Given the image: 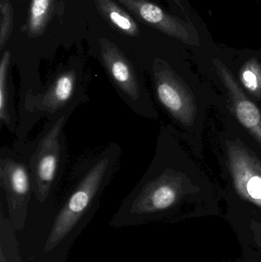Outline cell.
I'll list each match as a JSON object with an SVG mask.
<instances>
[{
	"label": "cell",
	"instance_id": "6da1fadb",
	"mask_svg": "<svg viewBox=\"0 0 261 262\" xmlns=\"http://www.w3.org/2000/svg\"><path fill=\"white\" fill-rule=\"evenodd\" d=\"M174 127H161L150 166L112 219L115 226L144 224L171 210L185 195L212 189V182L190 157Z\"/></svg>",
	"mask_w": 261,
	"mask_h": 262
},
{
	"label": "cell",
	"instance_id": "7a4b0ae2",
	"mask_svg": "<svg viewBox=\"0 0 261 262\" xmlns=\"http://www.w3.org/2000/svg\"><path fill=\"white\" fill-rule=\"evenodd\" d=\"M147 71L155 98L171 125L193 155L202 160L207 116L210 109L219 104V94L206 79L184 75L162 60L155 59Z\"/></svg>",
	"mask_w": 261,
	"mask_h": 262
},
{
	"label": "cell",
	"instance_id": "3957f363",
	"mask_svg": "<svg viewBox=\"0 0 261 262\" xmlns=\"http://www.w3.org/2000/svg\"><path fill=\"white\" fill-rule=\"evenodd\" d=\"M122 149L109 143L101 150L83 156L72 167L69 189L55 216L44 251L61 244L82 220L92 215L116 173Z\"/></svg>",
	"mask_w": 261,
	"mask_h": 262
},
{
	"label": "cell",
	"instance_id": "277c9868",
	"mask_svg": "<svg viewBox=\"0 0 261 262\" xmlns=\"http://www.w3.org/2000/svg\"><path fill=\"white\" fill-rule=\"evenodd\" d=\"M89 100L87 79L80 64L72 63L58 69L41 91L28 92L19 98L17 141H27L29 133L42 118L52 121L74 113Z\"/></svg>",
	"mask_w": 261,
	"mask_h": 262
},
{
	"label": "cell",
	"instance_id": "5b68a950",
	"mask_svg": "<svg viewBox=\"0 0 261 262\" xmlns=\"http://www.w3.org/2000/svg\"><path fill=\"white\" fill-rule=\"evenodd\" d=\"M72 112L52 121L35 137L30 159L32 191L35 200L44 204L55 196L65 171L67 160L64 127Z\"/></svg>",
	"mask_w": 261,
	"mask_h": 262
},
{
	"label": "cell",
	"instance_id": "8992f818",
	"mask_svg": "<svg viewBox=\"0 0 261 262\" xmlns=\"http://www.w3.org/2000/svg\"><path fill=\"white\" fill-rule=\"evenodd\" d=\"M99 57L110 84L132 112L142 118L157 120V110L142 72L116 45L100 40Z\"/></svg>",
	"mask_w": 261,
	"mask_h": 262
},
{
	"label": "cell",
	"instance_id": "52a82bcc",
	"mask_svg": "<svg viewBox=\"0 0 261 262\" xmlns=\"http://www.w3.org/2000/svg\"><path fill=\"white\" fill-rule=\"evenodd\" d=\"M32 149V140H15L12 146H3L0 149V186L17 229L24 226L33 195L30 172Z\"/></svg>",
	"mask_w": 261,
	"mask_h": 262
},
{
	"label": "cell",
	"instance_id": "ba28073f",
	"mask_svg": "<svg viewBox=\"0 0 261 262\" xmlns=\"http://www.w3.org/2000/svg\"><path fill=\"white\" fill-rule=\"evenodd\" d=\"M221 98L222 105L261 149V108L244 92L229 69H216L206 79Z\"/></svg>",
	"mask_w": 261,
	"mask_h": 262
},
{
	"label": "cell",
	"instance_id": "9c48e42d",
	"mask_svg": "<svg viewBox=\"0 0 261 262\" xmlns=\"http://www.w3.org/2000/svg\"><path fill=\"white\" fill-rule=\"evenodd\" d=\"M12 54L6 49L0 61V123L9 132L15 134L18 129V113L15 100V87L11 75Z\"/></svg>",
	"mask_w": 261,
	"mask_h": 262
},
{
	"label": "cell",
	"instance_id": "30bf717a",
	"mask_svg": "<svg viewBox=\"0 0 261 262\" xmlns=\"http://www.w3.org/2000/svg\"><path fill=\"white\" fill-rule=\"evenodd\" d=\"M103 16L118 30L129 36L136 37L139 29L136 21L112 0H93Z\"/></svg>",
	"mask_w": 261,
	"mask_h": 262
},
{
	"label": "cell",
	"instance_id": "8fae6325",
	"mask_svg": "<svg viewBox=\"0 0 261 262\" xmlns=\"http://www.w3.org/2000/svg\"><path fill=\"white\" fill-rule=\"evenodd\" d=\"M55 0H32L29 19L28 32L31 38L41 36L53 12Z\"/></svg>",
	"mask_w": 261,
	"mask_h": 262
},
{
	"label": "cell",
	"instance_id": "7c38bea8",
	"mask_svg": "<svg viewBox=\"0 0 261 262\" xmlns=\"http://www.w3.org/2000/svg\"><path fill=\"white\" fill-rule=\"evenodd\" d=\"M133 15L144 23L153 26H162L165 19L163 11L147 0H117Z\"/></svg>",
	"mask_w": 261,
	"mask_h": 262
},
{
	"label": "cell",
	"instance_id": "4fadbf2b",
	"mask_svg": "<svg viewBox=\"0 0 261 262\" xmlns=\"http://www.w3.org/2000/svg\"><path fill=\"white\" fill-rule=\"evenodd\" d=\"M1 28H0V50L3 51L10 38L13 27V9L8 0H2Z\"/></svg>",
	"mask_w": 261,
	"mask_h": 262
}]
</instances>
